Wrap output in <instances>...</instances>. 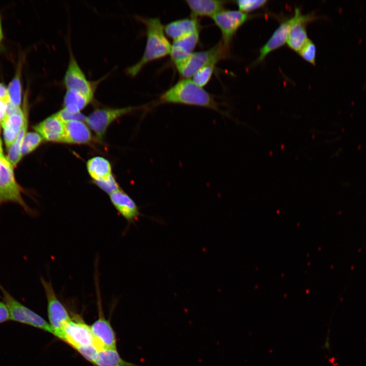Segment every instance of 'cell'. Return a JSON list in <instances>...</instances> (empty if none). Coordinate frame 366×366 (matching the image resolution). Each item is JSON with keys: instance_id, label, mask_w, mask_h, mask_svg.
Wrapping results in <instances>:
<instances>
[{"instance_id": "6da1fadb", "label": "cell", "mask_w": 366, "mask_h": 366, "mask_svg": "<svg viewBox=\"0 0 366 366\" xmlns=\"http://www.w3.org/2000/svg\"><path fill=\"white\" fill-rule=\"evenodd\" d=\"M137 18L146 27V43L140 59L126 70L131 76L137 75L148 63L170 54L171 48L159 18Z\"/></svg>"}, {"instance_id": "7a4b0ae2", "label": "cell", "mask_w": 366, "mask_h": 366, "mask_svg": "<svg viewBox=\"0 0 366 366\" xmlns=\"http://www.w3.org/2000/svg\"><path fill=\"white\" fill-rule=\"evenodd\" d=\"M158 103H174L199 106L220 112L211 95L189 78L183 79L160 97Z\"/></svg>"}, {"instance_id": "3957f363", "label": "cell", "mask_w": 366, "mask_h": 366, "mask_svg": "<svg viewBox=\"0 0 366 366\" xmlns=\"http://www.w3.org/2000/svg\"><path fill=\"white\" fill-rule=\"evenodd\" d=\"M229 53V47L221 40L208 50L193 53L176 68L182 77L189 78L200 68L209 65L215 66L220 60L227 57Z\"/></svg>"}, {"instance_id": "277c9868", "label": "cell", "mask_w": 366, "mask_h": 366, "mask_svg": "<svg viewBox=\"0 0 366 366\" xmlns=\"http://www.w3.org/2000/svg\"><path fill=\"white\" fill-rule=\"evenodd\" d=\"M0 290L2 294L1 297L9 310L11 320L53 334L52 328L48 322L42 317L16 300L1 283Z\"/></svg>"}, {"instance_id": "5b68a950", "label": "cell", "mask_w": 366, "mask_h": 366, "mask_svg": "<svg viewBox=\"0 0 366 366\" xmlns=\"http://www.w3.org/2000/svg\"><path fill=\"white\" fill-rule=\"evenodd\" d=\"M13 167L3 154H0V206L4 203L12 202L33 215L34 211L21 197V189L15 179Z\"/></svg>"}, {"instance_id": "8992f818", "label": "cell", "mask_w": 366, "mask_h": 366, "mask_svg": "<svg viewBox=\"0 0 366 366\" xmlns=\"http://www.w3.org/2000/svg\"><path fill=\"white\" fill-rule=\"evenodd\" d=\"M56 338L77 351L90 346H97L90 326L78 315H75L71 318Z\"/></svg>"}, {"instance_id": "52a82bcc", "label": "cell", "mask_w": 366, "mask_h": 366, "mask_svg": "<svg viewBox=\"0 0 366 366\" xmlns=\"http://www.w3.org/2000/svg\"><path fill=\"white\" fill-rule=\"evenodd\" d=\"M144 106H128L121 108H104L93 111L86 117V123L99 140L103 139L109 125L117 118L143 108Z\"/></svg>"}, {"instance_id": "ba28073f", "label": "cell", "mask_w": 366, "mask_h": 366, "mask_svg": "<svg viewBox=\"0 0 366 366\" xmlns=\"http://www.w3.org/2000/svg\"><path fill=\"white\" fill-rule=\"evenodd\" d=\"M40 281L47 298L49 323L53 331L52 334L56 337L71 317L57 297L52 283L42 277Z\"/></svg>"}, {"instance_id": "9c48e42d", "label": "cell", "mask_w": 366, "mask_h": 366, "mask_svg": "<svg viewBox=\"0 0 366 366\" xmlns=\"http://www.w3.org/2000/svg\"><path fill=\"white\" fill-rule=\"evenodd\" d=\"M96 290L98 298L99 318L90 326V329L95 343L100 349H115L116 338L115 333L110 321L104 316L101 301L98 278L95 276Z\"/></svg>"}, {"instance_id": "30bf717a", "label": "cell", "mask_w": 366, "mask_h": 366, "mask_svg": "<svg viewBox=\"0 0 366 366\" xmlns=\"http://www.w3.org/2000/svg\"><path fill=\"white\" fill-rule=\"evenodd\" d=\"M69 59L63 79L66 89L77 90L86 96L94 98L96 89L94 83L89 81L78 64L71 47Z\"/></svg>"}, {"instance_id": "8fae6325", "label": "cell", "mask_w": 366, "mask_h": 366, "mask_svg": "<svg viewBox=\"0 0 366 366\" xmlns=\"http://www.w3.org/2000/svg\"><path fill=\"white\" fill-rule=\"evenodd\" d=\"M249 16L239 10H222L215 14L212 19L220 29L222 41L229 47L231 41L237 30L249 19Z\"/></svg>"}, {"instance_id": "7c38bea8", "label": "cell", "mask_w": 366, "mask_h": 366, "mask_svg": "<svg viewBox=\"0 0 366 366\" xmlns=\"http://www.w3.org/2000/svg\"><path fill=\"white\" fill-rule=\"evenodd\" d=\"M24 111L10 102L7 104L5 116L1 123L5 145L8 149L14 143L27 119L26 108Z\"/></svg>"}, {"instance_id": "4fadbf2b", "label": "cell", "mask_w": 366, "mask_h": 366, "mask_svg": "<svg viewBox=\"0 0 366 366\" xmlns=\"http://www.w3.org/2000/svg\"><path fill=\"white\" fill-rule=\"evenodd\" d=\"M291 18L292 22L286 43L290 49L298 52L309 39L306 26L313 20V16L303 15L299 9L296 8L294 15Z\"/></svg>"}, {"instance_id": "5bb4252c", "label": "cell", "mask_w": 366, "mask_h": 366, "mask_svg": "<svg viewBox=\"0 0 366 366\" xmlns=\"http://www.w3.org/2000/svg\"><path fill=\"white\" fill-rule=\"evenodd\" d=\"M35 130L45 140L53 142H63L65 123L56 113L47 117L34 127Z\"/></svg>"}, {"instance_id": "9a60e30c", "label": "cell", "mask_w": 366, "mask_h": 366, "mask_svg": "<svg viewBox=\"0 0 366 366\" xmlns=\"http://www.w3.org/2000/svg\"><path fill=\"white\" fill-rule=\"evenodd\" d=\"M199 33L197 31L174 40L170 55L176 67L185 62L193 53L199 42Z\"/></svg>"}, {"instance_id": "2e32d148", "label": "cell", "mask_w": 366, "mask_h": 366, "mask_svg": "<svg viewBox=\"0 0 366 366\" xmlns=\"http://www.w3.org/2000/svg\"><path fill=\"white\" fill-rule=\"evenodd\" d=\"M109 195L114 207L129 223H135L141 216L135 201L120 189Z\"/></svg>"}, {"instance_id": "e0dca14e", "label": "cell", "mask_w": 366, "mask_h": 366, "mask_svg": "<svg viewBox=\"0 0 366 366\" xmlns=\"http://www.w3.org/2000/svg\"><path fill=\"white\" fill-rule=\"evenodd\" d=\"M292 18L283 22L274 30L266 43L260 48L255 63L261 62L271 52L279 48L287 42L292 24Z\"/></svg>"}, {"instance_id": "ac0fdd59", "label": "cell", "mask_w": 366, "mask_h": 366, "mask_svg": "<svg viewBox=\"0 0 366 366\" xmlns=\"http://www.w3.org/2000/svg\"><path fill=\"white\" fill-rule=\"evenodd\" d=\"M92 139L89 128L84 121L71 120L65 123L63 142L71 144H86Z\"/></svg>"}, {"instance_id": "d6986e66", "label": "cell", "mask_w": 366, "mask_h": 366, "mask_svg": "<svg viewBox=\"0 0 366 366\" xmlns=\"http://www.w3.org/2000/svg\"><path fill=\"white\" fill-rule=\"evenodd\" d=\"M200 25L197 18H184L172 21L164 27L165 34L174 40L197 31Z\"/></svg>"}, {"instance_id": "ffe728a7", "label": "cell", "mask_w": 366, "mask_h": 366, "mask_svg": "<svg viewBox=\"0 0 366 366\" xmlns=\"http://www.w3.org/2000/svg\"><path fill=\"white\" fill-rule=\"evenodd\" d=\"M186 2L189 7L192 17L206 16L212 17L223 10L226 2L215 0H188Z\"/></svg>"}, {"instance_id": "44dd1931", "label": "cell", "mask_w": 366, "mask_h": 366, "mask_svg": "<svg viewBox=\"0 0 366 366\" xmlns=\"http://www.w3.org/2000/svg\"><path fill=\"white\" fill-rule=\"evenodd\" d=\"M94 98L77 90L66 89L63 101V109L72 113H78L87 106Z\"/></svg>"}, {"instance_id": "7402d4cb", "label": "cell", "mask_w": 366, "mask_h": 366, "mask_svg": "<svg viewBox=\"0 0 366 366\" xmlns=\"http://www.w3.org/2000/svg\"><path fill=\"white\" fill-rule=\"evenodd\" d=\"M93 363L96 366H140L123 359L116 348L99 350Z\"/></svg>"}, {"instance_id": "603a6c76", "label": "cell", "mask_w": 366, "mask_h": 366, "mask_svg": "<svg viewBox=\"0 0 366 366\" xmlns=\"http://www.w3.org/2000/svg\"><path fill=\"white\" fill-rule=\"evenodd\" d=\"M86 167L94 180L104 179L112 174L110 162L102 157L97 156L88 160Z\"/></svg>"}, {"instance_id": "cb8c5ba5", "label": "cell", "mask_w": 366, "mask_h": 366, "mask_svg": "<svg viewBox=\"0 0 366 366\" xmlns=\"http://www.w3.org/2000/svg\"><path fill=\"white\" fill-rule=\"evenodd\" d=\"M27 119L16 140L8 149L7 159L13 166H16L22 157L21 148L24 137L27 133Z\"/></svg>"}, {"instance_id": "d4e9b609", "label": "cell", "mask_w": 366, "mask_h": 366, "mask_svg": "<svg viewBox=\"0 0 366 366\" xmlns=\"http://www.w3.org/2000/svg\"><path fill=\"white\" fill-rule=\"evenodd\" d=\"M20 70L21 64L18 65L16 74L8 88L10 102L14 106L19 107L21 100Z\"/></svg>"}, {"instance_id": "484cf974", "label": "cell", "mask_w": 366, "mask_h": 366, "mask_svg": "<svg viewBox=\"0 0 366 366\" xmlns=\"http://www.w3.org/2000/svg\"><path fill=\"white\" fill-rule=\"evenodd\" d=\"M215 66L209 65L200 68L192 76V81L197 85L203 87L210 80L215 70Z\"/></svg>"}, {"instance_id": "4316f807", "label": "cell", "mask_w": 366, "mask_h": 366, "mask_svg": "<svg viewBox=\"0 0 366 366\" xmlns=\"http://www.w3.org/2000/svg\"><path fill=\"white\" fill-rule=\"evenodd\" d=\"M42 137L37 132H29L25 135L21 148L22 156L26 155L37 148L41 143Z\"/></svg>"}, {"instance_id": "83f0119b", "label": "cell", "mask_w": 366, "mask_h": 366, "mask_svg": "<svg viewBox=\"0 0 366 366\" xmlns=\"http://www.w3.org/2000/svg\"><path fill=\"white\" fill-rule=\"evenodd\" d=\"M316 51L315 44L309 39L298 53L304 60L315 65Z\"/></svg>"}, {"instance_id": "f1b7e54d", "label": "cell", "mask_w": 366, "mask_h": 366, "mask_svg": "<svg viewBox=\"0 0 366 366\" xmlns=\"http://www.w3.org/2000/svg\"><path fill=\"white\" fill-rule=\"evenodd\" d=\"M266 0H239L235 2L239 10L247 13L264 6Z\"/></svg>"}, {"instance_id": "f546056e", "label": "cell", "mask_w": 366, "mask_h": 366, "mask_svg": "<svg viewBox=\"0 0 366 366\" xmlns=\"http://www.w3.org/2000/svg\"><path fill=\"white\" fill-rule=\"evenodd\" d=\"M94 181L99 187L109 195L120 189L112 174L104 179Z\"/></svg>"}, {"instance_id": "4dcf8cb0", "label": "cell", "mask_w": 366, "mask_h": 366, "mask_svg": "<svg viewBox=\"0 0 366 366\" xmlns=\"http://www.w3.org/2000/svg\"><path fill=\"white\" fill-rule=\"evenodd\" d=\"M57 113L59 117L65 123L71 120H79L85 122L86 119V116L81 112L78 113H72L69 112L63 109L58 111Z\"/></svg>"}, {"instance_id": "1f68e13d", "label": "cell", "mask_w": 366, "mask_h": 366, "mask_svg": "<svg viewBox=\"0 0 366 366\" xmlns=\"http://www.w3.org/2000/svg\"><path fill=\"white\" fill-rule=\"evenodd\" d=\"M9 320H11L9 310L4 301H0V324Z\"/></svg>"}, {"instance_id": "d6a6232c", "label": "cell", "mask_w": 366, "mask_h": 366, "mask_svg": "<svg viewBox=\"0 0 366 366\" xmlns=\"http://www.w3.org/2000/svg\"><path fill=\"white\" fill-rule=\"evenodd\" d=\"M0 99L6 101L8 103L10 102L8 89L3 83H0Z\"/></svg>"}, {"instance_id": "836d02e7", "label": "cell", "mask_w": 366, "mask_h": 366, "mask_svg": "<svg viewBox=\"0 0 366 366\" xmlns=\"http://www.w3.org/2000/svg\"><path fill=\"white\" fill-rule=\"evenodd\" d=\"M8 103L6 101L0 99V123L5 116Z\"/></svg>"}, {"instance_id": "e575fe53", "label": "cell", "mask_w": 366, "mask_h": 366, "mask_svg": "<svg viewBox=\"0 0 366 366\" xmlns=\"http://www.w3.org/2000/svg\"><path fill=\"white\" fill-rule=\"evenodd\" d=\"M329 331H330V329H328L327 333V335H326V338L325 339V342H324V344L323 345L325 349L327 350L329 352L330 351V341H329V339H330Z\"/></svg>"}, {"instance_id": "d590c367", "label": "cell", "mask_w": 366, "mask_h": 366, "mask_svg": "<svg viewBox=\"0 0 366 366\" xmlns=\"http://www.w3.org/2000/svg\"><path fill=\"white\" fill-rule=\"evenodd\" d=\"M3 38V31H2L1 18L0 17V43H1Z\"/></svg>"}, {"instance_id": "8d00e7d4", "label": "cell", "mask_w": 366, "mask_h": 366, "mask_svg": "<svg viewBox=\"0 0 366 366\" xmlns=\"http://www.w3.org/2000/svg\"><path fill=\"white\" fill-rule=\"evenodd\" d=\"M0 154H3V149H2V141L0 137Z\"/></svg>"}]
</instances>
